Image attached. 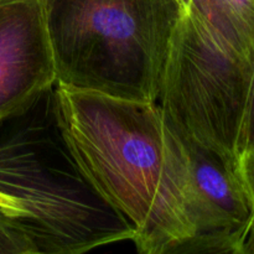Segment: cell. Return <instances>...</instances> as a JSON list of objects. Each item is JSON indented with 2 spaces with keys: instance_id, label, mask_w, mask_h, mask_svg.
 <instances>
[{
  "instance_id": "cell-1",
  "label": "cell",
  "mask_w": 254,
  "mask_h": 254,
  "mask_svg": "<svg viewBox=\"0 0 254 254\" xmlns=\"http://www.w3.org/2000/svg\"><path fill=\"white\" fill-rule=\"evenodd\" d=\"M62 135L139 253L180 254L195 233L188 155L160 106L55 84Z\"/></svg>"
},
{
  "instance_id": "cell-2",
  "label": "cell",
  "mask_w": 254,
  "mask_h": 254,
  "mask_svg": "<svg viewBox=\"0 0 254 254\" xmlns=\"http://www.w3.org/2000/svg\"><path fill=\"white\" fill-rule=\"evenodd\" d=\"M0 213L34 238L40 254H81L131 240L74 161L57 118L55 86L0 122Z\"/></svg>"
},
{
  "instance_id": "cell-3",
  "label": "cell",
  "mask_w": 254,
  "mask_h": 254,
  "mask_svg": "<svg viewBox=\"0 0 254 254\" xmlns=\"http://www.w3.org/2000/svg\"><path fill=\"white\" fill-rule=\"evenodd\" d=\"M56 83L158 103L180 0H44Z\"/></svg>"
},
{
  "instance_id": "cell-4",
  "label": "cell",
  "mask_w": 254,
  "mask_h": 254,
  "mask_svg": "<svg viewBox=\"0 0 254 254\" xmlns=\"http://www.w3.org/2000/svg\"><path fill=\"white\" fill-rule=\"evenodd\" d=\"M253 81L254 55L185 11L158 104L179 134L237 168Z\"/></svg>"
},
{
  "instance_id": "cell-5",
  "label": "cell",
  "mask_w": 254,
  "mask_h": 254,
  "mask_svg": "<svg viewBox=\"0 0 254 254\" xmlns=\"http://www.w3.org/2000/svg\"><path fill=\"white\" fill-rule=\"evenodd\" d=\"M179 136L190 166L195 227L180 254H241L254 208L237 168L191 139Z\"/></svg>"
},
{
  "instance_id": "cell-6",
  "label": "cell",
  "mask_w": 254,
  "mask_h": 254,
  "mask_svg": "<svg viewBox=\"0 0 254 254\" xmlns=\"http://www.w3.org/2000/svg\"><path fill=\"white\" fill-rule=\"evenodd\" d=\"M56 84L44 0L0 1V122Z\"/></svg>"
},
{
  "instance_id": "cell-7",
  "label": "cell",
  "mask_w": 254,
  "mask_h": 254,
  "mask_svg": "<svg viewBox=\"0 0 254 254\" xmlns=\"http://www.w3.org/2000/svg\"><path fill=\"white\" fill-rule=\"evenodd\" d=\"M0 254H40L29 232L2 213H0Z\"/></svg>"
},
{
  "instance_id": "cell-8",
  "label": "cell",
  "mask_w": 254,
  "mask_h": 254,
  "mask_svg": "<svg viewBox=\"0 0 254 254\" xmlns=\"http://www.w3.org/2000/svg\"><path fill=\"white\" fill-rule=\"evenodd\" d=\"M237 170L254 208V145L241 154Z\"/></svg>"
},
{
  "instance_id": "cell-9",
  "label": "cell",
  "mask_w": 254,
  "mask_h": 254,
  "mask_svg": "<svg viewBox=\"0 0 254 254\" xmlns=\"http://www.w3.org/2000/svg\"><path fill=\"white\" fill-rule=\"evenodd\" d=\"M252 145H254V81L252 93H251L250 106H248L247 119H246L245 133H243L242 139V151H241V154L247 150V149H250Z\"/></svg>"
},
{
  "instance_id": "cell-10",
  "label": "cell",
  "mask_w": 254,
  "mask_h": 254,
  "mask_svg": "<svg viewBox=\"0 0 254 254\" xmlns=\"http://www.w3.org/2000/svg\"><path fill=\"white\" fill-rule=\"evenodd\" d=\"M241 254H254V216L251 221L250 227H248Z\"/></svg>"
},
{
  "instance_id": "cell-11",
  "label": "cell",
  "mask_w": 254,
  "mask_h": 254,
  "mask_svg": "<svg viewBox=\"0 0 254 254\" xmlns=\"http://www.w3.org/2000/svg\"><path fill=\"white\" fill-rule=\"evenodd\" d=\"M0 1H6V0H0Z\"/></svg>"
}]
</instances>
